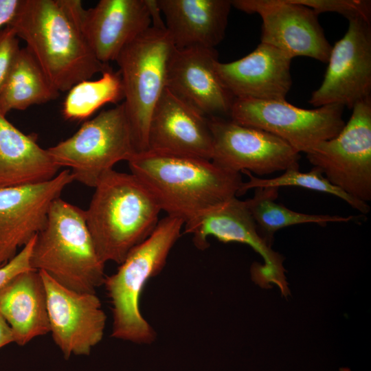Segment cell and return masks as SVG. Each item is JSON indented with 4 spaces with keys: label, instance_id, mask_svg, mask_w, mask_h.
I'll use <instances>...</instances> for the list:
<instances>
[{
    "label": "cell",
    "instance_id": "1",
    "mask_svg": "<svg viewBox=\"0 0 371 371\" xmlns=\"http://www.w3.org/2000/svg\"><path fill=\"white\" fill-rule=\"evenodd\" d=\"M84 11L80 0H21L9 25L58 92L111 68L97 59L86 39Z\"/></svg>",
    "mask_w": 371,
    "mask_h": 371
},
{
    "label": "cell",
    "instance_id": "2",
    "mask_svg": "<svg viewBox=\"0 0 371 371\" xmlns=\"http://www.w3.org/2000/svg\"><path fill=\"white\" fill-rule=\"evenodd\" d=\"M127 162L161 210L184 223L236 197L243 182L241 173L194 157L147 150Z\"/></svg>",
    "mask_w": 371,
    "mask_h": 371
},
{
    "label": "cell",
    "instance_id": "3",
    "mask_svg": "<svg viewBox=\"0 0 371 371\" xmlns=\"http://www.w3.org/2000/svg\"><path fill=\"white\" fill-rule=\"evenodd\" d=\"M94 188L85 210L87 225L102 261L120 265L153 232L161 210L132 173L111 170Z\"/></svg>",
    "mask_w": 371,
    "mask_h": 371
},
{
    "label": "cell",
    "instance_id": "4",
    "mask_svg": "<svg viewBox=\"0 0 371 371\" xmlns=\"http://www.w3.org/2000/svg\"><path fill=\"white\" fill-rule=\"evenodd\" d=\"M89 231L85 210L62 199L52 203L45 228L35 238L32 269L70 290L95 293L106 278Z\"/></svg>",
    "mask_w": 371,
    "mask_h": 371
},
{
    "label": "cell",
    "instance_id": "5",
    "mask_svg": "<svg viewBox=\"0 0 371 371\" xmlns=\"http://www.w3.org/2000/svg\"><path fill=\"white\" fill-rule=\"evenodd\" d=\"M184 221L166 216L150 235L128 254L115 273L106 276L104 284L112 310L113 338L137 344H150L157 333L143 317L140 297L148 280L159 274L170 252L181 235Z\"/></svg>",
    "mask_w": 371,
    "mask_h": 371
},
{
    "label": "cell",
    "instance_id": "6",
    "mask_svg": "<svg viewBox=\"0 0 371 371\" xmlns=\"http://www.w3.org/2000/svg\"><path fill=\"white\" fill-rule=\"evenodd\" d=\"M173 48L166 27L151 25L128 43L115 60L137 153L148 150L150 121L166 88L168 64Z\"/></svg>",
    "mask_w": 371,
    "mask_h": 371
},
{
    "label": "cell",
    "instance_id": "7",
    "mask_svg": "<svg viewBox=\"0 0 371 371\" xmlns=\"http://www.w3.org/2000/svg\"><path fill=\"white\" fill-rule=\"evenodd\" d=\"M47 150L59 168L70 170L74 181L95 188L117 162L128 161L137 153L124 102L100 112Z\"/></svg>",
    "mask_w": 371,
    "mask_h": 371
},
{
    "label": "cell",
    "instance_id": "8",
    "mask_svg": "<svg viewBox=\"0 0 371 371\" xmlns=\"http://www.w3.org/2000/svg\"><path fill=\"white\" fill-rule=\"evenodd\" d=\"M344 107L328 104L305 109L286 100L234 98L229 118L240 125L263 130L283 139L298 153L306 154L343 128Z\"/></svg>",
    "mask_w": 371,
    "mask_h": 371
},
{
    "label": "cell",
    "instance_id": "9",
    "mask_svg": "<svg viewBox=\"0 0 371 371\" xmlns=\"http://www.w3.org/2000/svg\"><path fill=\"white\" fill-rule=\"evenodd\" d=\"M341 131L306 154L333 185L364 203L371 200V97L357 102Z\"/></svg>",
    "mask_w": 371,
    "mask_h": 371
},
{
    "label": "cell",
    "instance_id": "10",
    "mask_svg": "<svg viewBox=\"0 0 371 371\" xmlns=\"http://www.w3.org/2000/svg\"><path fill=\"white\" fill-rule=\"evenodd\" d=\"M183 228L184 234L192 236L194 246L200 250L209 247L210 236L225 243L250 246L264 260V265H251L252 281L262 288L275 284L285 297L291 294L284 275V258L260 236L245 201L232 198L187 221Z\"/></svg>",
    "mask_w": 371,
    "mask_h": 371
},
{
    "label": "cell",
    "instance_id": "11",
    "mask_svg": "<svg viewBox=\"0 0 371 371\" xmlns=\"http://www.w3.org/2000/svg\"><path fill=\"white\" fill-rule=\"evenodd\" d=\"M208 121L213 138L211 161L218 166L260 176L299 169L300 153L273 134L229 118L210 117Z\"/></svg>",
    "mask_w": 371,
    "mask_h": 371
},
{
    "label": "cell",
    "instance_id": "12",
    "mask_svg": "<svg viewBox=\"0 0 371 371\" xmlns=\"http://www.w3.org/2000/svg\"><path fill=\"white\" fill-rule=\"evenodd\" d=\"M328 67L309 103L348 109L371 97V26L361 18L349 20L344 36L331 47Z\"/></svg>",
    "mask_w": 371,
    "mask_h": 371
},
{
    "label": "cell",
    "instance_id": "13",
    "mask_svg": "<svg viewBox=\"0 0 371 371\" xmlns=\"http://www.w3.org/2000/svg\"><path fill=\"white\" fill-rule=\"evenodd\" d=\"M232 7L260 16L261 42L292 58L303 56L327 63L332 46L311 8L293 0H231Z\"/></svg>",
    "mask_w": 371,
    "mask_h": 371
},
{
    "label": "cell",
    "instance_id": "14",
    "mask_svg": "<svg viewBox=\"0 0 371 371\" xmlns=\"http://www.w3.org/2000/svg\"><path fill=\"white\" fill-rule=\"evenodd\" d=\"M74 181L65 169L44 182L0 187V265L45 228L52 203Z\"/></svg>",
    "mask_w": 371,
    "mask_h": 371
},
{
    "label": "cell",
    "instance_id": "15",
    "mask_svg": "<svg viewBox=\"0 0 371 371\" xmlns=\"http://www.w3.org/2000/svg\"><path fill=\"white\" fill-rule=\"evenodd\" d=\"M46 295L52 337L63 357L88 356L104 337L106 316L95 293L63 286L39 271Z\"/></svg>",
    "mask_w": 371,
    "mask_h": 371
},
{
    "label": "cell",
    "instance_id": "16",
    "mask_svg": "<svg viewBox=\"0 0 371 371\" xmlns=\"http://www.w3.org/2000/svg\"><path fill=\"white\" fill-rule=\"evenodd\" d=\"M215 49L174 47L166 88L207 117H229L234 100L216 69Z\"/></svg>",
    "mask_w": 371,
    "mask_h": 371
},
{
    "label": "cell",
    "instance_id": "17",
    "mask_svg": "<svg viewBox=\"0 0 371 371\" xmlns=\"http://www.w3.org/2000/svg\"><path fill=\"white\" fill-rule=\"evenodd\" d=\"M148 150L211 160L208 117L166 88L151 116Z\"/></svg>",
    "mask_w": 371,
    "mask_h": 371
},
{
    "label": "cell",
    "instance_id": "18",
    "mask_svg": "<svg viewBox=\"0 0 371 371\" xmlns=\"http://www.w3.org/2000/svg\"><path fill=\"white\" fill-rule=\"evenodd\" d=\"M155 0H100L85 10L82 30L97 59L115 61L122 49L152 25Z\"/></svg>",
    "mask_w": 371,
    "mask_h": 371
},
{
    "label": "cell",
    "instance_id": "19",
    "mask_svg": "<svg viewBox=\"0 0 371 371\" xmlns=\"http://www.w3.org/2000/svg\"><path fill=\"white\" fill-rule=\"evenodd\" d=\"M292 58L260 43L248 55L233 62L216 63V71L234 98L282 100L292 86Z\"/></svg>",
    "mask_w": 371,
    "mask_h": 371
},
{
    "label": "cell",
    "instance_id": "20",
    "mask_svg": "<svg viewBox=\"0 0 371 371\" xmlns=\"http://www.w3.org/2000/svg\"><path fill=\"white\" fill-rule=\"evenodd\" d=\"M175 47L215 49L224 38L231 0H157Z\"/></svg>",
    "mask_w": 371,
    "mask_h": 371
},
{
    "label": "cell",
    "instance_id": "21",
    "mask_svg": "<svg viewBox=\"0 0 371 371\" xmlns=\"http://www.w3.org/2000/svg\"><path fill=\"white\" fill-rule=\"evenodd\" d=\"M0 315L19 346L49 333L46 291L39 271H23L0 288Z\"/></svg>",
    "mask_w": 371,
    "mask_h": 371
},
{
    "label": "cell",
    "instance_id": "22",
    "mask_svg": "<svg viewBox=\"0 0 371 371\" xmlns=\"http://www.w3.org/2000/svg\"><path fill=\"white\" fill-rule=\"evenodd\" d=\"M60 168L34 136L22 133L0 113V187L44 182Z\"/></svg>",
    "mask_w": 371,
    "mask_h": 371
},
{
    "label": "cell",
    "instance_id": "23",
    "mask_svg": "<svg viewBox=\"0 0 371 371\" xmlns=\"http://www.w3.org/2000/svg\"><path fill=\"white\" fill-rule=\"evenodd\" d=\"M58 95L31 52L21 48L0 91V113L5 116L12 110H25Z\"/></svg>",
    "mask_w": 371,
    "mask_h": 371
},
{
    "label": "cell",
    "instance_id": "24",
    "mask_svg": "<svg viewBox=\"0 0 371 371\" xmlns=\"http://www.w3.org/2000/svg\"><path fill=\"white\" fill-rule=\"evenodd\" d=\"M278 190L274 187L256 188L253 197L245 201L259 234L269 245L273 240L274 234L288 226L304 223L324 226L328 223H347L357 218L353 216L308 214L291 210L276 202Z\"/></svg>",
    "mask_w": 371,
    "mask_h": 371
},
{
    "label": "cell",
    "instance_id": "25",
    "mask_svg": "<svg viewBox=\"0 0 371 371\" xmlns=\"http://www.w3.org/2000/svg\"><path fill=\"white\" fill-rule=\"evenodd\" d=\"M122 100L124 89L120 73L109 68L98 80H85L74 85L65 98L62 114L68 120H83L104 104Z\"/></svg>",
    "mask_w": 371,
    "mask_h": 371
},
{
    "label": "cell",
    "instance_id": "26",
    "mask_svg": "<svg viewBox=\"0 0 371 371\" xmlns=\"http://www.w3.org/2000/svg\"><path fill=\"white\" fill-rule=\"evenodd\" d=\"M242 173L249 177V181L243 182L238 196L244 194L250 189L258 187L279 188L282 186H296L333 194L341 199L352 207L363 214H368L370 211V206L367 203L352 198L340 188L333 185L316 167H313L308 172H301L299 169H289L285 170L283 175L272 179H260L247 170H243Z\"/></svg>",
    "mask_w": 371,
    "mask_h": 371
},
{
    "label": "cell",
    "instance_id": "27",
    "mask_svg": "<svg viewBox=\"0 0 371 371\" xmlns=\"http://www.w3.org/2000/svg\"><path fill=\"white\" fill-rule=\"evenodd\" d=\"M313 9L318 15L326 12L339 13L347 19L370 21L371 1L368 0H293Z\"/></svg>",
    "mask_w": 371,
    "mask_h": 371
},
{
    "label": "cell",
    "instance_id": "28",
    "mask_svg": "<svg viewBox=\"0 0 371 371\" xmlns=\"http://www.w3.org/2000/svg\"><path fill=\"white\" fill-rule=\"evenodd\" d=\"M18 36L9 25L0 31V91L20 51Z\"/></svg>",
    "mask_w": 371,
    "mask_h": 371
},
{
    "label": "cell",
    "instance_id": "29",
    "mask_svg": "<svg viewBox=\"0 0 371 371\" xmlns=\"http://www.w3.org/2000/svg\"><path fill=\"white\" fill-rule=\"evenodd\" d=\"M36 236L12 259L0 267V288L18 274L34 270L30 265V257Z\"/></svg>",
    "mask_w": 371,
    "mask_h": 371
},
{
    "label": "cell",
    "instance_id": "30",
    "mask_svg": "<svg viewBox=\"0 0 371 371\" xmlns=\"http://www.w3.org/2000/svg\"><path fill=\"white\" fill-rule=\"evenodd\" d=\"M21 0H0V31L10 25L15 16Z\"/></svg>",
    "mask_w": 371,
    "mask_h": 371
},
{
    "label": "cell",
    "instance_id": "31",
    "mask_svg": "<svg viewBox=\"0 0 371 371\" xmlns=\"http://www.w3.org/2000/svg\"><path fill=\"white\" fill-rule=\"evenodd\" d=\"M12 342H14V337L12 330L0 315V348Z\"/></svg>",
    "mask_w": 371,
    "mask_h": 371
}]
</instances>
